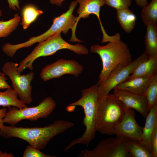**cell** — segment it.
<instances>
[{
  "mask_svg": "<svg viewBox=\"0 0 157 157\" xmlns=\"http://www.w3.org/2000/svg\"><path fill=\"white\" fill-rule=\"evenodd\" d=\"M141 17L144 24L147 25L157 22V0H152L150 3L142 8Z\"/></svg>",
  "mask_w": 157,
  "mask_h": 157,
  "instance_id": "23",
  "label": "cell"
},
{
  "mask_svg": "<svg viewBox=\"0 0 157 157\" xmlns=\"http://www.w3.org/2000/svg\"><path fill=\"white\" fill-rule=\"evenodd\" d=\"M74 126L72 122L60 119L43 127H23L15 126L0 129V136L5 138H18L28 142L29 145L41 150L55 136L63 133Z\"/></svg>",
  "mask_w": 157,
  "mask_h": 157,
  "instance_id": "1",
  "label": "cell"
},
{
  "mask_svg": "<svg viewBox=\"0 0 157 157\" xmlns=\"http://www.w3.org/2000/svg\"><path fill=\"white\" fill-rule=\"evenodd\" d=\"M2 15L1 10L0 9V17Z\"/></svg>",
  "mask_w": 157,
  "mask_h": 157,
  "instance_id": "35",
  "label": "cell"
},
{
  "mask_svg": "<svg viewBox=\"0 0 157 157\" xmlns=\"http://www.w3.org/2000/svg\"><path fill=\"white\" fill-rule=\"evenodd\" d=\"M7 80L4 74L0 72V89H6L11 88L7 81Z\"/></svg>",
  "mask_w": 157,
  "mask_h": 157,
  "instance_id": "29",
  "label": "cell"
},
{
  "mask_svg": "<svg viewBox=\"0 0 157 157\" xmlns=\"http://www.w3.org/2000/svg\"><path fill=\"white\" fill-rule=\"evenodd\" d=\"M128 108L114 94L101 97L96 116L97 131L108 135L114 134L116 127L120 122Z\"/></svg>",
  "mask_w": 157,
  "mask_h": 157,
  "instance_id": "3",
  "label": "cell"
},
{
  "mask_svg": "<svg viewBox=\"0 0 157 157\" xmlns=\"http://www.w3.org/2000/svg\"><path fill=\"white\" fill-rule=\"evenodd\" d=\"M23 157H55V155H51L44 153L38 149L30 145H27L23 153Z\"/></svg>",
  "mask_w": 157,
  "mask_h": 157,
  "instance_id": "27",
  "label": "cell"
},
{
  "mask_svg": "<svg viewBox=\"0 0 157 157\" xmlns=\"http://www.w3.org/2000/svg\"><path fill=\"white\" fill-rule=\"evenodd\" d=\"M90 51L98 54L102 62V68L99 76L98 85L104 82L117 66L126 65L132 61L128 45L121 39L108 42L104 46L93 45Z\"/></svg>",
  "mask_w": 157,
  "mask_h": 157,
  "instance_id": "4",
  "label": "cell"
},
{
  "mask_svg": "<svg viewBox=\"0 0 157 157\" xmlns=\"http://www.w3.org/2000/svg\"><path fill=\"white\" fill-rule=\"evenodd\" d=\"M117 18L124 31L130 33L135 26L136 17L129 8L117 10Z\"/></svg>",
  "mask_w": 157,
  "mask_h": 157,
  "instance_id": "20",
  "label": "cell"
},
{
  "mask_svg": "<svg viewBox=\"0 0 157 157\" xmlns=\"http://www.w3.org/2000/svg\"><path fill=\"white\" fill-rule=\"evenodd\" d=\"M76 1H73L70 4L68 10L60 15L55 17L53 21V24L46 31L40 35L32 37L27 41L17 44H11L10 49L11 52L15 53L17 51L23 48L32 46L37 42H43L58 32H62L66 34L70 29L72 30V36L69 40L70 42H78L82 41L76 37L74 26L77 17L73 14V11L77 4Z\"/></svg>",
  "mask_w": 157,
  "mask_h": 157,
  "instance_id": "6",
  "label": "cell"
},
{
  "mask_svg": "<svg viewBox=\"0 0 157 157\" xmlns=\"http://www.w3.org/2000/svg\"><path fill=\"white\" fill-rule=\"evenodd\" d=\"M144 39L145 51L149 57L157 56V25L152 24L147 26Z\"/></svg>",
  "mask_w": 157,
  "mask_h": 157,
  "instance_id": "18",
  "label": "cell"
},
{
  "mask_svg": "<svg viewBox=\"0 0 157 157\" xmlns=\"http://www.w3.org/2000/svg\"><path fill=\"white\" fill-rule=\"evenodd\" d=\"M154 75L138 77L126 80L117 85L113 90L119 89L135 94H143Z\"/></svg>",
  "mask_w": 157,
  "mask_h": 157,
  "instance_id": "16",
  "label": "cell"
},
{
  "mask_svg": "<svg viewBox=\"0 0 157 157\" xmlns=\"http://www.w3.org/2000/svg\"><path fill=\"white\" fill-rule=\"evenodd\" d=\"M58 32L46 40L39 43L31 53L20 63L17 71L20 74L27 68L33 69V63L37 58L53 55L62 49H68L79 55H86L89 52L87 48L79 43L71 44L64 40Z\"/></svg>",
  "mask_w": 157,
  "mask_h": 157,
  "instance_id": "5",
  "label": "cell"
},
{
  "mask_svg": "<svg viewBox=\"0 0 157 157\" xmlns=\"http://www.w3.org/2000/svg\"><path fill=\"white\" fill-rule=\"evenodd\" d=\"M65 0H49L51 4L61 6L62 5L63 2Z\"/></svg>",
  "mask_w": 157,
  "mask_h": 157,
  "instance_id": "33",
  "label": "cell"
},
{
  "mask_svg": "<svg viewBox=\"0 0 157 157\" xmlns=\"http://www.w3.org/2000/svg\"><path fill=\"white\" fill-rule=\"evenodd\" d=\"M76 1L79 3V6L77 12L78 16L77 17L74 31H76L77 24L81 18H88L90 15L93 14L97 16L99 20L103 35H106L107 33L102 25L100 17L101 8L105 4L104 0H76Z\"/></svg>",
  "mask_w": 157,
  "mask_h": 157,
  "instance_id": "14",
  "label": "cell"
},
{
  "mask_svg": "<svg viewBox=\"0 0 157 157\" xmlns=\"http://www.w3.org/2000/svg\"><path fill=\"white\" fill-rule=\"evenodd\" d=\"M21 20V17L17 13L10 20L0 21V38H6L9 36L17 28Z\"/></svg>",
  "mask_w": 157,
  "mask_h": 157,
  "instance_id": "24",
  "label": "cell"
},
{
  "mask_svg": "<svg viewBox=\"0 0 157 157\" xmlns=\"http://www.w3.org/2000/svg\"><path fill=\"white\" fill-rule=\"evenodd\" d=\"M13 154L11 153H8L6 152H2L0 150V157H13Z\"/></svg>",
  "mask_w": 157,
  "mask_h": 157,
  "instance_id": "34",
  "label": "cell"
},
{
  "mask_svg": "<svg viewBox=\"0 0 157 157\" xmlns=\"http://www.w3.org/2000/svg\"><path fill=\"white\" fill-rule=\"evenodd\" d=\"M147 102L149 110L157 103V74H154L143 94Z\"/></svg>",
  "mask_w": 157,
  "mask_h": 157,
  "instance_id": "25",
  "label": "cell"
},
{
  "mask_svg": "<svg viewBox=\"0 0 157 157\" xmlns=\"http://www.w3.org/2000/svg\"><path fill=\"white\" fill-rule=\"evenodd\" d=\"M140 143L152 154L151 141L157 130V103L149 110L146 117Z\"/></svg>",
  "mask_w": 157,
  "mask_h": 157,
  "instance_id": "15",
  "label": "cell"
},
{
  "mask_svg": "<svg viewBox=\"0 0 157 157\" xmlns=\"http://www.w3.org/2000/svg\"><path fill=\"white\" fill-rule=\"evenodd\" d=\"M56 105L55 101L51 97H48L35 106H26L20 109L15 106H9L3 121L11 126H15L24 119L35 121L40 118H46L51 114Z\"/></svg>",
  "mask_w": 157,
  "mask_h": 157,
  "instance_id": "7",
  "label": "cell"
},
{
  "mask_svg": "<svg viewBox=\"0 0 157 157\" xmlns=\"http://www.w3.org/2000/svg\"><path fill=\"white\" fill-rule=\"evenodd\" d=\"M157 72V56L149 57L141 63L127 80L138 77L153 76Z\"/></svg>",
  "mask_w": 157,
  "mask_h": 157,
  "instance_id": "17",
  "label": "cell"
},
{
  "mask_svg": "<svg viewBox=\"0 0 157 157\" xmlns=\"http://www.w3.org/2000/svg\"><path fill=\"white\" fill-rule=\"evenodd\" d=\"M149 57L145 51L128 65L117 66L104 82L98 85L100 98L108 95L117 85L126 80L138 65Z\"/></svg>",
  "mask_w": 157,
  "mask_h": 157,
  "instance_id": "10",
  "label": "cell"
},
{
  "mask_svg": "<svg viewBox=\"0 0 157 157\" xmlns=\"http://www.w3.org/2000/svg\"><path fill=\"white\" fill-rule=\"evenodd\" d=\"M43 13L42 10L38 9L33 5L28 4L24 6L22 11V18L20 23L23 28L27 29L38 16Z\"/></svg>",
  "mask_w": 157,
  "mask_h": 157,
  "instance_id": "21",
  "label": "cell"
},
{
  "mask_svg": "<svg viewBox=\"0 0 157 157\" xmlns=\"http://www.w3.org/2000/svg\"><path fill=\"white\" fill-rule=\"evenodd\" d=\"M113 94L119 98L128 108L134 109L146 118L149 112L147 100L143 94L126 91L114 89Z\"/></svg>",
  "mask_w": 157,
  "mask_h": 157,
  "instance_id": "13",
  "label": "cell"
},
{
  "mask_svg": "<svg viewBox=\"0 0 157 157\" xmlns=\"http://www.w3.org/2000/svg\"><path fill=\"white\" fill-rule=\"evenodd\" d=\"M105 4L117 10L129 8L132 0H104Z\"/></svg>",
  "mask_w": 157,
  "mask_h": 157,
  "instance_id": "26",
  "label": "cell"
},
{
  "mask_svg": "<svg viewBox=\"0 0 157 157\" xmlns=\"http://www.w3.org/2000/svg\"><path fill=\"white\" fill-rule=\"evenodd\" d=\"M128 138L117 136L100 141L91 150L82 151L79 157H129L126 148Z\"/></svg>",
  "mask_w": 157,
  "mask_h": 157,
  "instance_id": "9",
  "label": "cell"
},
{
  "mask_svg": "<svg viewBox=\"0 0 157 157\" xmlns=\"http://www.w3.org/2000/svg\"><path fill=\"white\" fill-rule=\"evenodd\" d=\"M126 148L129 157H153L152 154L139 141L127 138Z\"/></svg>",
  "mask_w": 157,
  "mask_h": 157,
  "instance_id": "22",
  "label": "cell"
},
{
  "mask_svg": "<svg viewBox=\"0 0 157 157\" xmlns=\"http://www.w3.org/2000/svg\"><path fill=\"white\" fill-rule=\"evenodd\" d=\"M18 64L7 62L3 65L2 70L12 82V86L20 100L26 104L33 101L32 97V86L31 83L34 77V72L31 71L25 75H21L18 71Z\"/></svg>",
  "mask_w": 157,
  "mask_h": 157,
  "instance_id": "8",
  "label": "cell"
},
{
  "mask_svg": "<svg viewBox=\"0 0 157 157\" xmlns=\"http://www.w3.org/2000/svg\"><path fill=\"white\" fill-rule=\"evenodd\" d=\"M10 9L13 10H20L19 0H7Z\"/></svg>",
  "mask_w": 157,
  "mask_h": 157,
  "instance_id": "30",
  "label": "cell"
},
{
  "mask_svg": "<svg viewBox=\"0 0 157 157\" xmlns=\"http://www.w3.org/2000/svg\"><path fill=\"white\" fill-rule=\"evenodd\" d=\"M18 95L13 88L0 92V106L3 107L15 106L19 109L27 106L26 104L18 98Z\"/></svg>",
  "mask_w": 157,
  "mask_h": 157,
  "instance_id": "19",
  "label": "cell"
},
{
  "mask_svg": "<svg viewBox=\"0 0 157 157\" xmlns=\"http://www.w3.org/2000/svg\"><path fill=\"white\" fill-rule=\"evenodd\" d=\"M81 94V98L69 106H80L83 108L85 114L83 124L85 127V131L80 137L72 140L65 148V151L78 144L87 145L95 138L97 131L95 122L96 111L100 98L98 84L96 83L89 88L84 89Z\"/></svg>",
  "mask_w": 157,
  "mask_h": 157,
  "instance_id": "2",
  "label": "cell"
},
{
  "mask_svg": "<svg viewBox=\"0 0 157 157\" xmlns=\"http://www.w3.org/2000/svg\"><path fill=\"white\" fill-rule=\"evenodd\" d=\"M83 69V66L75 60L60 59L44 67L40 72V76L44 82L66 74L73 75L77 77Z\"/></svg>",
  "mask_w": 157,
  "mask_h": 157,
  "instance_id": "11",
  "label": "cell"
},
{
  "mask_svg": "<svg viewBox=\"0 0 157 157\" xmlns=\"http://www.w3.org/2000/svg\"><path fill=\"white\" fill-rule=\"evenodd\" d=\"M7 111V108L6 107H3L0 109V129L4 125L3 119L4 118Z\"/></svg>",
  "mask_w": 157,
  "mask_h": 157,
  "instance_id": "31",
  "label": "cell"
},
{
  "mask_svg": "<svg viewBox=\"0 0 157 157\" xmlns=\"http://www.w3.org/2000/svg\"><path fill=\"white\" fill-rule=\"evenodd\" d=\"M152 154L153 157H157V130L154 132L151 140Z\"/></svg>",
  "mask_w": 157,
  "mask_h": 157,
  "instance_id": "28",
  "label": "cell"
},
{
  "mask_svg": "<svg viewBox=\"0 0 157 157\" xmlns=\"http://www.w3.org/2000/svg\"><path fill=\"white\" fill-rule=\"evenodd\" d=\"M137 5L142 8L148 4L147 0H135Z\"/></svg>",
  "mask_w": 157,
  "mask_h": 157,
  "instance_id": "32",
  "label": "cell"
},
{
  "mask_svg": "<svg viewBox=\"0 0 157 157\" xmlns=\"http://www.w3.org/2000/svg\"><path fill=\"white\" fill-rule=\"evenodd\" d=\"M135 116L133 109L128 108L123 119L115 128L114 134L117 137H125L140 142L142 137L143 128L137 122Z\"/></svg>",
  "mask_w": 157,
  "mask_h": 157,
  "instance_id": "12",
  "label": "cell"
}]
</instances>
